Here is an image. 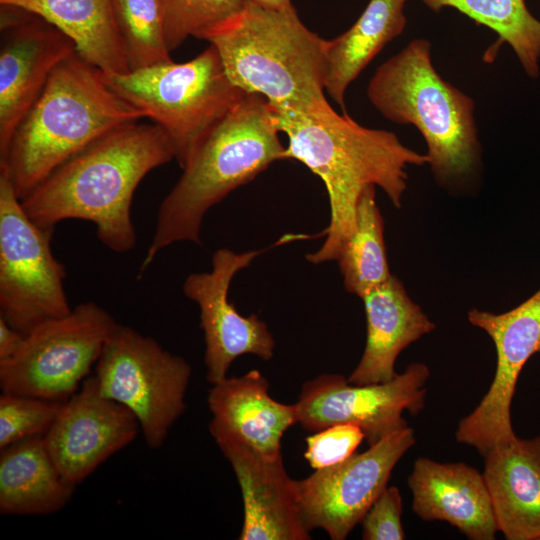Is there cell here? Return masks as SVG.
<instances>
[{
    "label": "cell",
    "instance_id": "cell-1",
    "mask_svg": "<svg viewBox=\"0 0 540 540\" xmlns=\"http://www.w3.org/2000/svg\"><path fill=\"white\" fill-rule=\"evenodd\" d=\"M270 107L279 131L288 138L285 159L303 163L328 193L325 241L306 256L313 264L336 260L354 230L358 200L366 187L378 186L400 208L407 188L406 168L429 163L427 154L406 147L394 133L363 127L331 106L312 114Z\"/></svg>",
    "mask_w": 540,
    "mask_h": 540
},
{
    "label": "cell",
    "instance_id": "cell-2",
    "mask_svg": "<svg viewBox=\"0 0 540 540\" xmlns=\"http://www.w3.org/2000/svg\"><path fill=\"white\" fill-rule=\"evenodd\" d=\"M172 159L173 147L157 125L134 122L66 161L21 203L44 228L66 219L92 222L104 246L124 253L136 244L131 205L137 186Z\"/></svg>",
    "mask_w": 540,
    "mask_h": 540
},
{
    "label": "cell",
    "instance_id": "cell-3",
    "mask_svg": "<svg viewBox=\"0 0 540 540\" xmlns=\"http://www.w3.org/2000/svg\"><path fill=\"white\" fill-rule=\"evenodd\" d=\"M145 117L76 51L57 66L16 128L0 169L22 200L73 156Z\"/></svg>",
    "mask_w": 540,
    "mask_h": 540
},
{
    "label": "cell",
    "instance_id": "cell-4",
    "mask_svg": "<svg viewBox=\"0 0 540 540\" xmlns=\"http://www.w3.org/2000/svg\"><path fill=\"white\" fill-rule=\"evenodd\" d=\"M273 111L259 94L247 93L203 138L163 199L140 273L158 253L183 241L200 244L207 211L273 162L285 159Z\"/></svg>",
    "mask_w": 540,
    "mask_h": 540
},
{
    "label": "cell",
    "instance_id": "cell-5",
    "mask_svg": "<svg viewBox=\"0 0 540 540\" xmlns=\"http://www.w3.org/2000/svg\"><path fill=\"white\" fill-rule=\"evenodd\" d=\"M367 96L386 119L418 129L439 186L455 192L476 182L482 146L475 103L436 71L427 39L412 40L380 65L369 81Z\"/></svg>",
    "mask_w": 540,
    "mask_h": 540
},
{
    "label": "cell",
    "instance_id": "cell-6",
    "mask_svg": "<svg viewBox=\"0 0 540 540\" xmlns=\"http://www.w3.org/2000/svg\"><path fill=\"white\" fill-rule=\"evenodd\" d=\"M204 40L216 48L230 80L270 106L306 114L330 107L327 40L302 23L294 6L271 9L246 0Z\"/></svg>",
    "mask_w": 540,
    "mask_h": 540
},
{
    "label": "cell",
    "instance_id": "cell-7",
    "mask_svg": "<svg viewBox=\"0 0 540 540\" xmlns=\"http://www.w3.org/2000/svg\"><path fill=\"white\" fill-rule=\"evenodd\" d=\"M101 76L165 133L181 169L214 125L247 94L230 80L212 45L184 63L170 60Z\"/></svg>",
    "mask_w": 540,
    "mask_h": 540
},
{
    "label": "cell",
    "instance_id": "cell-8",
    "mask_svg": "<svg viewBox=\"0 0 540 540\" xmlns=\"http://www.w3.org/2000/svg\"><path fill=\"white\" fill-rule=\"evenodd\" d=\"M100 392L129 409L149 448H160L186 409L191 366L156 340L117 323L94 374Z\"/></svg>",
    "mask_w": 540,
    "mask_h": 540
},
{
    "label": "cell",
    "instance_id": "cell-9",
    "mask_svg": "<svg viewBox=\"0 0 540 540\" xmlns=\"http://www.w3.org/2000/svg\"><path fill=\"white\" fill-rule=\"evenodd\" d=\"M116 324L92 301L41 323L11 358L0 362L2 392L64 402L89 377Z\"/></svg>",
    "mask_w": 540,
    "mask_h": 540
},
{
    "label": "cell",
    "instance_id": "cell-10",
    "mask_svg": "<svg viewBox=\"0 0 540 540\" xmlns=\"http://www.w3.org/2000/svg\"><path fill=\"white\" fill-rule=\"evenodd\" d=\"M53 231L30 219L0 169V316L23 335L72 309L65 268L51 249Z\"/></svg>",
    "mask_w": 540,
    "mask_h": 540
},
{
    "label": "cell",
    "instance_id": "cell-11",
    "mask_svg": "<svg viewBox=\"0 0 540 540\" xmlns=\"http://www.w3.org/2000/svg\"><path fill=\"white\" fill-rule=\"evenodd\" d=\"M430 372L411 363L384 383L356 385L340 374H322L302 385L295 404L298 423L317 432L336 424L361 428L369 446L408 427L403 412L412 416L425 407Z\"/></svg>",
    "mask_w": 540,
    "mask_h": 540
},
{
    "label": "cell",
    "instance_id": "cell-12",
    "mask_svg": "<svg viewBox=\"0 0 540 540\" xmlns=\"http://www.w3.org/2000/svg\"><path fill=\"white\" fill-rule=\"evenodd\" d=\"M415 442L414 430L407 427L365 452L296 480L297 509L305 529H322L332 540L346 539L387 487L393 468Z\"/></svg>",
    "mask_w": 540,
    "mask_h": 540
},
{
    "label": "cell",
    "instance_id": "cell-13",
    "mask_svg": "<svg viewBox=\"0 0 540 540\" xmlns=\"http://www.w3.org/2000/svg\"><path fill=\"white\" fill-rule=\"evenodd\" d=\"M468 320L490 336L497 361L489 389L476 408L460 420L455 438L484 456L495 445L516 437L511 405L519 375L540 345V288L504 313L471 309Z\"/></svg>",
    "mask_w": 540,
    "mask_h": 540
},
{
    "label": "cell",
    "instance_id": "cell-14",
    "mask_svg": "<svg viewBox=\"0 0 540 540\" xmlns=\"http://www.w3.org/2000/svg\"><path fill=\"white\" fill-rule=\"evenodd\" d=\"M0 30L1 159L54 70L76 47L51 23L14 6L1 5Z\"/></svg>",
    "mask_w": 540,
    "mask_h": 540
},
{
    "label": "cell",
    "instance_id": "cell-15",
    "mask_svg": "<svg viewBox=\"0 0 540 540\" xmlns=\"http://www.w3.org/2000/svg\"><path fill=\"white\" fill-rule=\"evenodd\" d=\"M260 253L262 250L236 253L218 249L212 256L211 271L192 273L184 281V294L200 309L204 363L210 384L226 378L232 362L241 355L253 354L265 361L273 357L275 343L266 323L254 314L241 315L228 299L235 274Z\"/></svg>",
    "mask_w": 540,
    "mask_h": 540
},
{
    "label": "cell",
    "instance_id": "cell-16",
    "mask_svg": "<svg viewBox=\"0 0 540 540\" xmlns=\"http://www.w3.org/2000/svg\"><path fill=\"white\" fill-rule=\"evenodd\" d=\"M139 432L134 414L105 397L92 375L62 403L43 440L61 477L75 488Z\"/></svg>",
    "mask_w": 540,
    "mask_h": 540
},
{
    "label": "cell",
    "instance_id": "cell-17",
    "mask_svg": "<svg viewBox=\"0 0 540 540\" xmlns=\"http://www.w3.org/2000/svg\"><path fill=\"white\" fill-rule=\"evenodd\" d=\"M229 461L243 499L239 540H308L298 509L296 480L289 477L282 455L264 456L233 441L217 443Z\"/></svg>",
    "mask_w": 540,
    "mask_h": 540
},
{
    "label": "cell",
    "instance_id": "cell-18",
    "mask_svg": "<svg viewBox=\"0 0 540 540\" xmlns=\"http://www.w3.org/2000/svg\"><path fill=\"white\" fill-rule=\"evenodd\" d=\"M207 401L209 431L216 443L233 441L267 457L281 455L284 433L298 423L295 404L273 399L258 370L212 384Z\"/></svg>",
    "mask_w": 540,
    "mask_h": 540
},
{
    "label": "cell",
    "instance_id": "cell-19",
    "mask_svg": "<svg viewBox=\"0 0 540 540\" xmlns=\"http://www.w3.org/2000/svg\"><path fill=\"white\" fill-rule=\"evenodd\" d=\"M412 511L424 521H444L470 540H494L498 532L483 476L464 463L419 457L407 480Z\"/></svg>",
    "mask_w": 540,
    "mask_h": 540
},
{
    "label": "cell",
    "instance_id": "cell-20",
    "mask_svg": "<svg viewBox=\"0 0 540 540\" xmlns=\"http://www.w3.org/2000/svg\"><path fill=\"white\" fill-rule=\"evenodd\" d=\"M483 457V476L498 532L507 540H539L540 435L516 436Z\"/></svg>",
    "mask_w": 540,
    "mask_h": 540
},
{
    "label": "cell",
    "instance_id": "cell-21",
    "mask_svg": "<svg viewBox=\"0 0 540 540\" xmlns=\"http://www.w3.org/2000/svg\"><path fill=\"white\" fill-rule=\"evenodd\" d=\"M361 299L366 315V343L348 381L356 385L384 383L397 375L395 362L399 354L434 330L435 325L394 275Z\"/></svg>",
    "mask_w": 540,
    "mask_h": 540
},
{
    "label": "cell",
    "instance_id": "cell-22",
    "mask_svg": "<svg viewBox=\"0 0 540 540\" xmlns=\"http://www.w3.org/2000/svg\"><path fill=\"white\" fill-rule=\"evenodd\" d=\"M0 4L31 12L57 27L101 72L130 71L115 0H0Z\"/></svg>",
    "mask_w": 540,
    "mask_h": 540
},
{
    "label": "cell",
    "instance_id": "cell-23",
    "mask_svg": "<svg viewBox=\"0 0 540 540\" xmlns=\"http://www.w3.org/2000/svg\"><path fill=\"white\" fill-rule=\"evenodd\" d=\"M0 513L38 516L61 511L75 488L61 477L42 436L0 449Z\"/></svg>",
    "mask_w": 540,
    "mask_h": 540
},
{
    "label": "cell",
    "instance_id": "cell-24",
    "mask_svg": "<svg viewBox=\"0 0 540 540\" xmlns=\"http://www.w3.org/2000/svg\"><path fill=\"white\" fill-rule=\"evenodd\" d=\"M407 0H370L346 32L326 42L325 92L344 108L345 92L384 46L404 30Z\"/></svg>",
    "mask_w": 540,
    "mask_h": 540
},
{
    "label": "cell",
    "instance_id": "cell-25",
    "mask_svg": "<svg viewBox=\"0 0 540 540\" xmlns=\"http://www.w3.org/2000/svg\"><path fill=\"white\" fill-rule=\"evenodd\" d=\"M375 194L373 185L363 190L356 208L354 230L336 258L345 289L360 298L392 275L384 242V220Z\"/></svg>",
    "mask_w": 540,
    "mask_h": 540
},
{
    "label": "cell",
    "instance_id": "cell-26",
    "mask_svg": "<svg viewBox=\"0 0 540 540\" xmlns=\"http://www.w3.org/2000/svg\"><path fill=\"white\" fill-rule=\"evenodd\" d=\"M435 12L451 7L478 24L493 30L499 42L508 43L525 73L531 78L540 74V21L524 0H421Z\"/></svg>",
    "mask_w": 540,
    "mask_h": 540
},
{
    "label": "cell",
    "instance_id": "cell-27",
    "mask_svg": "<svg viewBox=\"0 0 540 540\" xmlns=\"http://www.w3.org/2000/svg\"><path fill=\"white\" fill-rule=\"evenodd\" d=\"M130 70L172 60L157 0H115Z\"/></svg>",
    "mask_w": 540,
    "mask_h": 540
},
{
    "label": "cell",
    "instance_id": "cell-28",
    "mask_svg": "<svg viewBox=\"0 0 540 540\" xmlns=\"http://www.w3.org/2000/svg\"><path fill=\"white\" fill-rule=\"evenodd\" d=\"M169 52L188 37L205 36L239 12L246 0H157Z\"/></svg>",
    "mask_w": 540,
    "mask_h": 540
},
{
    "label": "cell",
    "instance_id": "cell-29",
    "mask_svg": "<svg viewBox=\"0 0 540 540\" xmlns=\"http://www.w3.org/2000/svg\"><path fill=\"white\" fill-rule=\"evenodd\" d=\"M63 402L2 392L0 396V449L21 440L44 436Z\"/></svg>",
    "mask_w": 540,
    "mask_h": 540
},
{
    "label": "cell",
    "instance_id": "cell-30",
    "mask_svg": "<svg viewBox=\"0 0 540 540\" xmlns=\"http://www.w3.org/2000/svg\"><path fill=\"white\" fill-rule=\"evenodd\" d=\"M364 439L363 431L354 424L332 425L306 438L304 456L315 470L330 467L355 454Z\"/></svg>",
    "mask_w": 540,
    "mask_h": 540
},
{
    "label": "cell",
    "instance_id": "cell-31",
    "mask_svg": "<svg viewBox=\"0 0 540 540\" xmlns=\"http://www.w3.org/2000/svg\"><path fill=\"white\" fill-rule=\"evenodd\" d=\"M402 497L395 486L386 487L373 502L362 524L364 540H403Z\"/></svg>",
    "mask_w": 540,
    "mask_h": 540
},
{
    "label": "cell",
    "instance_id": "cell-32",
    "mask_svg": "<svg viewBox=\"0 0 540 540\" xmlns=\"http://www.w3.org/2000/svg\"><path fill=\"white\" fill-rule=\"evenodd\" d=\"M24 337L0 316V362L11 358L19 350Z\"/></svg>",
    "mask_w": 540,
    "mask_h": 540
},
{
    "label": "cell",
    "instance_id": "cell-33",
    "mask_svg": "<svg viewBox=\"0 0 540 540\" xmlns=\"http://www.w3.org/2000/svg\"><path fill=\"white\" fill-rule=\"evenodd\" d=\"M257 5L271 9H283L293 6L291 0H249Z\"/></svg>",
    "mask_w": 540,
    "mask_h": 540
},
{
    "label": "cell",
    "instance_id": "cell-34",
    "mask_svg": "<svg viewBox=\"0 0 540 540\" xmlns=\"http://www.w3.org/2000/svg\"><path fill=\"white\" fill-rule=\"evenodd\" d=\"M538 352H540V345H539V348H538Z\"/></svg>",
    "mask_w": 540,
    "mask_h": 540
},
{
    "label": "cell",
    "instance_id": "cell-35",
    "mask_svg": "<svg viewBox=\"0 0 540 540\" xmlns=\"http://www.w3.org/2000/svg\"><path fill=\"white\" fill-rule=\"evenodd\" d=\"M539 540H540V538H539Z\"/></svg>",
    "mask_w": 540,
    "mask_h": 540
}]
</instances>
